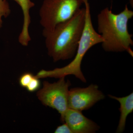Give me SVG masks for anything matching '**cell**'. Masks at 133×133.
Segmentation results:
<instances>
[{
	"mask_svg": "<svg viewBox=\"0 0 133 133\" xmlns=\"http://www.w3.org/2000/svg\"><path fill=\"white\" fill-rule=\"evenodd\" d=\"M85 8L50 31L43 32L48 54L56 62L75 56L85 22Z\"/></svg>",
	"mask_w": 133,
	"mask_h": 133,
	"instance_id": "1",
	"label": "cell"
},
{
	"mask_svg": "<svg viewBox=\"0 0 133 133\" xmlns=\"http://www.w3.org/2000/svg\"><path fill=\"white\" fill-rule=\"evenodd\" d=\"M133 12L126 5L123 11L115 14L106 8L98 15V30L103 38L102 46L107 52L127 51L133 56L131 46L133 45L132 35L128 29Z\"/></svg>",
	"mask_w": 133,
	"mask_h": 133,
	"instance_id": "2",
	"label": "cell"
},
{
	"mask_svg": "<svg viewBox=\"0 0 133 133\" xmlns=\"http://www.w3.org/2000/svg\"><path fill=\"white\" fill-rule=\"evenodd\" d=\"M84 4L86 10L85 22L75 57L69 64L62 68H56L51 70H42L41 75L42 78H59L72 75L82 82H86V79L81 70L83 57L88 50L96 44L102 43L103 39L101 36L96 32L93 26L88 0L85 1Z\"/></svg>",
	"mask_w": 133,
	"mask_h": 133,
	"instance_id": "3",
	"label": "cell"
},
{
	"mask_svg": "<svg viewBox=\"0 0 133 133\" xmlns=\"http://www.w3.org/2000/svg\"><path fill=\"white\" fill-rule=\"evenodd\" d=\"M85 0H44L39 10L43 32L50 31L74 16Z\"/></svg>",
	"mask_w": 133,
	"mask_h": 133,
	"instance_id": "4",
	"label": "cell"
},
{
	"mask_svg": "<svg viewBox=\"0 0 133 133\" xmlns=\"http://www.w3.org/2000/svg\"><path fill=\"white\" fill-rule=\"evenodd\" d=\"M71 85L65 77L59 78L57 82L43 83L42 88L37 92V96L43 105L56 110L61 116V120L64 122L65 115L68 106L69 87Z\"/></svg>",
	"mask_w": 133,
	"mask_h": 133,
	"instance_id": "5",
	"label": "cell"
},
{
	"mask_svg": "<svg viewBox=\"0 0 133 133\" xmlns=\"http://www.w3.org/2000/svg\"><path fill=\"white\" fill-rule=\"evenodd\" d=\"M105 96L96 84L85 88H74L69 90L68 106L70 109L82 111L90 109Z\"/></svg>",
	"mask_w": 133,
	"mask_h": 133,
	"instance_id": "6",
	"label": "cell"
},
{
	"mask_svg": "<svg viewBox=\"0 0 133 133\" xmlns=\"http://www.w3.org/2000/svg\"><path fill=\"white\" fill-rule=\"evenodd\" d=\"M64 120L72 133H95L100 128L94 122L84 116L82 111L70 108L65 113Z\"/></svg>",
	"mask_w": 133,
	"mask_h": 133,
	"instance_id": "7",
	"label": "cell"
},
{
	"mask_svg": "<svg viewBox=\"0 0 133 133\" xmlns=\"http://www.w3.org/2000/svg\"><path fill=\"white\" fill-rule=\"evenodd\" d=\"M21 6L23 15V23L21 32L19 36V43L23 46L28 45L31 38L29 32V28L31 23L30 10L35 4L31 0H14Z\"/></svg>",
	"mask_w": 133,
	"mask_h": 133,
	"instance_id": "8",
	"label": "cell"
},
{
	"mask_svg": "<svg viewBox=\"0 0 133 133\" xmlns=\"http://www.w3.org/2000/svg\"><path fill=\"white\" fill-rule=\"evenodd\" d=\"M108 96L111 98L118 101L120 105L119 110L121 114L116 132H123L125 127L127 117L133 111V93L122 97H118L111 95Z\"/></svg>",
	"mask_w": 133,
	"mask_h": 133,
	"instance_id": "9",
	"label": "cell"
},
{
	"mask_svg": "<svg viewBox=\"0 0 133 133\" xmlns=\"http://www.w3.org/2000/svg\"><path fill=\"white\" fill-rule=\"evenodd\" d=\"M10 13L11 9L6 0H0V30L2 26L3 17H7Z\"/></svg>",
	"mask_w": 133,
	"mask_h": 133,
	"instance_id": "10",
	"label": "cell"
},
{
	"mask_svg": "<svg viewBox=\"0 0 133 133\" xmlns=\"http://www.w3.org/2000/svg\"><path fill=\"white\" fill-rule=\"evenodd\" d=\"M34 75L31 72H25L20 77L19 79V83L22 87L26 88L29 84Z\"/></svg>",
	"mask_w": 133,
	"mask_h": 133,
	"instance_id": "11",
	"label": "cell"
},
{
	"mask_svg": "<svg viewBox=\"0 0 133 133\" xmlns=\"http://www.w3.org/2000/svg\"><path fill=\"white\" fill-rule=\"evenodd\" d=\"M41 85V82L39 78L36 77L35 76H34L26 88L30 92H34L39 89Z\"/></svg>",
	"mask_w": 133,
	"mask_h": 133,
	"instance_id": "12",
	"label": "cell"
},
{
	"mask_svg": "<svg viewBox=\"0 0 133 133\" xmlns=\"http://www.w3.org/2000/svg\"><path fill=\"white\" fill-rule=\"evenodd\" d=\"M55 133H72L71 129L66 123L58 126L55 130Z\"/></svg>",
	"mask_w": 133,
	"mask_h": 133,
	"instance_id": "13",
	"label": "cell"
}]
</instances>
